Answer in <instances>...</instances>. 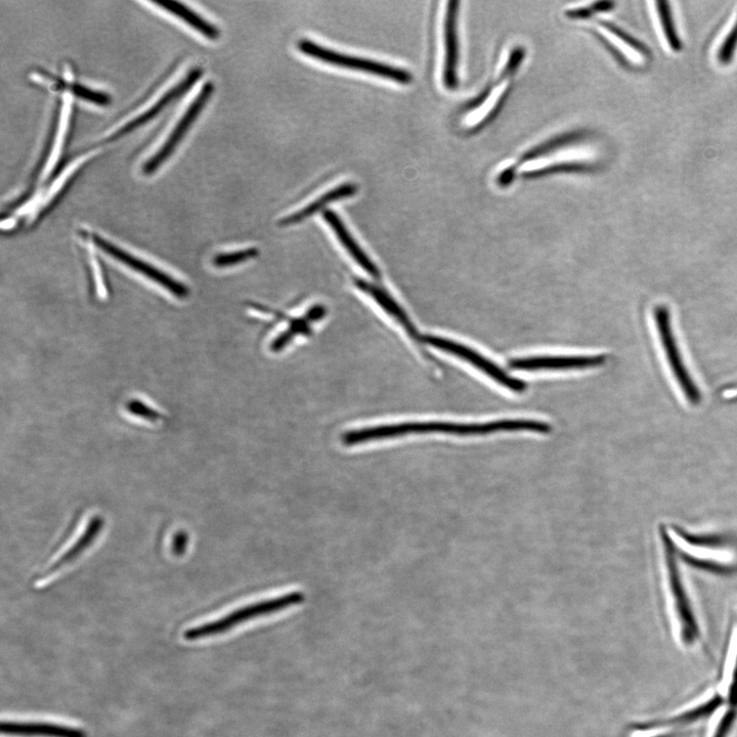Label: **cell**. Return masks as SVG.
Returning <instances> with one entry per match:
<instances>
[{
	"mask_svg": "<svg viewBox=\"0 0 737 737\" xmlns=\"http://www.w3.org/2000/svg\"><path fill=\"white\" fill-rule=\"evenodd\" d=\"M201 74L202 72L200 69H194L188 72L185 76L173 79L172 82L167 83L161 90L145 102L141 108L128 114V116L122 119L116 126H113L106 136V139H108V141H113L143 125L161 111L171 100L177 98L188 88L190 89L193 83L200 78Z\"/></svg>",
	"mask_w": 737,
	"mask_h": 737,
	"instance_id": "7",
	"label": "cell"
},
{
	"mask_svg": "<svg viewBox=\"0 0 737 737\" xmlns=\"http://www.w3.org/2000/svg\"><path fill=\"white\" fill-rule=\"evenodd\" d=\"M534 432L548 435L550 424L533 419H502L482 423H458L448 421L405 422L380 425L343 433L341 442L354 447L374 441L397 439L413 435H447L455 437H485L499 432Z\"/></svg>",
	"mask_w": 737,
	"mask_h": 737,
	"instance_id": "1",
	"label": "cell"
},
{
	"mask_svg": "<svg viewBox=\"0 0 737 737\" xmlns=\"http://www.w3.org/2000/svg\"><path fill=\"white\" fill-rule=\"evenodd\" d=\"M613 5H614L613 3H608V2L595 3L586 8L572 10L568 12V15L570 16V18H573V19H585V18H589L591 15L595 13L608 11L609 9L613 7Z\"/></svg>",
	"mask_w": 737,
	"mask_h": 737,
	"instance_id": "29",
	"label": "cell"
},
{
	"mask_svg": "<svg viewBox=\"0 0 737 737\" xmlns=\"http://www.w3.org/2000/svg\"><path fill=\"white\" fill-rule=\"evenodd\" d=\"M72 93L81 100L88 101L96 105H107L109 97L103 93L85 88L83 85L75 84L71 86Z\"/></svg>",
	"mask_w": 737,
	"mask_h": 737,
	"instance_id": "28",
	"label": "cell"
},
{
	"mask_svg": "<svg viewBox=\"0 0 737 737\" xmlns=\"http://www.w3.org/2000/svg\"><path fill=\"white\" fill-rule=\"evenodd\" d=\"M2 732L24 737H86L83 730L52 723L3 722Z\"/></svg>",
	"mask_w": 737,
	"mask_h": 737,
	"instance_id": "16",
	"label": "cell"
},
{
	"mask_svg": "<svg viewBox=\"0 0 737 737\" xmlns=\"http://www.w3.org/2000/svg\"><path fill=\"white\" fill-rule=\"evenodd\" d=\"M423 342L439 351L455 356L480 370L501 386L516 394L526 392L527 383L511 377L494 362L456 341L433 335L423 336Z\"/></svg>",
	"mask_w": 737,
	"mask_h": 737,
	"instance_id": "10",
	"label": "cell"
},
{
	"mask_svg": "<svg viewBox=\"0 0 737 737\" xmlns=\"http://www.w3.org/2000/svg\"><path fill=\"white\" fill-rule=\"evenodd\" d=\"M325 314H326V311L323 307H316L310 311L308 315V320H313V321L320 320L321 318L325 316Z\"/></svg>",
	"mask_w": 737,
	"mask_h": 737,
	"instance_id": "31",
	"label": "cell"
},
{
	"mask_svg": "<svg viewBox=\"0 0 737 737\" xmlns=\"http://www.w3.org/2000/svg\"><path fill=\"white\" fill-rule=\"evenodd\" d=\"M659 533L667 593L678 624L681 641L684 645L691 646L700 638V627L678 565L677 549L665 527H661Z\"/></svg>",
	"mask_w": 737,
	"mask_h": 737,
	"instance_id": "2",
	"label": "cell"
},
{
	"mask_svg": "<svg viewBox=\"0 0 737 737\" xmlns=\"http://www.w3.org/2000/svg\"><path fill=\"white\" fill-rule=\"evenodd\" d=\"M305 601V594L291 592L274 599L260 601L239 609L228 616L214 622L186 631L185 638L190 641L224 634L231 629L250 620L268 616Z\"/></svg>",
	"mask_w": 737,
	"mask_h": 737,
	"instance_id": "4",
	"label": "cell"
},
{
	"mask_svg": "<svg viewBox=\"0 0 737 737\" xmlns=\"http://www.w3.org/2000/svg\"><path fill=\"white\" fill-rule=\"evenodd\" d=\"M597 31L625 61L634 65H641L647 61L648 52L641 43L617 26L609 22H599Z\"/></svg>",
	"mask_w": 737,
	"mask_h": 737,
	"instance_id": "13",
	"label": "cell"
},
{
	"mask_svg": "<svg viewBox=\"0 0 737 737\" xmlns=\"http://www.w3.org/2000/svg\"><path fill=\"white\" fill-rule=\"evenodd\" d=\"M298 50L302 54L336 67L370 73L401 84H409L413 79L412 74L405 69L368 59L343 55L317 45L316 42L309 39H301L298 42Z\"/></svg>",
	"mask_w": 737,
	"mask_h": 737,
	"instance_id": "9",
	"label": "cell"
},
{
	"mask_svg": "<svg viewBox=\"0 0 737 737\" xmlns=\"http://www.w3.org/2000/svg\"><path fill=\"white\" fill-rule=\"evenodd\" d=\"M458 3L449 2L444 20V69L443 82L447 89L455 90L458 85L459 41L457 33Z\"/></svg>",
	"mask_w": 737,
	"mask_h": 737,
	"instance_id": "12",
	"label": "cell"
},
{
	"mask_svg": "<svg viewBox=\"0 0 737 737\" xmlns=\"http://www.w3.org/2000/svg\"><path fill=\"white\" fill-rule=\"evenodd\" d=\"M737 717V660L728 693V711L719 723L714 737H728Z\"/></svg>",
	"mask_w": 737,
	"mask_h": 737,
	"instance_id": "23",
	"label": "cell"
},
{
	"mask_svg": "<svg viewBox=\"0 0 737 737\" xmlns=\"http://www.w3.org/2000/svg\"><path fill=\"white\" fill-rule=\"evenodd\" d=\"M737 47V15L720 43L717 58L720 63H729Z\"/></svg>",
	"mask_w": 737,
	"mask_h": 737,
	"instance_id": "25",
	"label": "cell"
},
{
	"mask_svg": "<svg viewBox=\"0 0 737 737\" xmlns=\"http://www.w3.org/2000/svg\"><path fill=\"white\" fill-rule=\"evenodd\" d=\"M214 90L213 84L209 81L204 84L195 98L185 106L180 116L173 122L165 136L157 144L149 157L144 162L143 171L145 175H151L157 170L175 151L187 134V130L191 127L195 119L198 117L206 103L208 102Z\"/></svg>",
	"mask_w": 737,
	"mask_h": 737,
	"instance_id": "5",
	"label": "cell"
},
{
	"mask_svg": "<svg viewBox=\"0 0 737 737\" xmlns=\"http://www.w3.org/2000/svg\"><path fill=\"white\" fill-rule=\"evenodd\" d=\"M358 191V187L355 184H342L337 188L327 192L320 198L310 203L307 207L287 216L280 222V226H293L308 220L311 216L318 213L320 210L325 208L328 204L350 198L354 196Z\"/></svg>",
	"mask_w": 737,
	"mask_h": 737,
	"instance_id": "17",
	"label": "cell"
},
{
	"mask_svg": "<svg viewBox=\"0 0 737 737\" xmlns=\"http://www.w3.org/2000/svg\"><path fill=\"white\" fill-rule=\"evenodd\" d=\"M724 703V700L720 696H715L705 704L697 708H693L689 711L677 715L673 718H669L661 721H653L638 726V731L655 730L664 727L688 725L693 722H697L703 718H707L714 714Z\"/></svg>",
	"mask_w": 737,
	"mask_h": 737,
	"instance_id": "20",
	"label": "cell"
},
{
	"mask_svg": "<svg viewBox=\"0 0 737 737\" xmlns=\"http://www.w3.org/2000/svg\"><path fill=\"white\" fill-rule=\"evenodd\" d=\"M605 363L604 356H539L515 359L509 367L518 371L585 370Z\"/></svg>",
	"mask_w": 737,
	"mask_h": 737,
	"instance_id": "11",
	"label": "cell"
},
{
	"mask_svg": "<svg viewBox=\"0 0 737 737\" xmlns=\"http://www.w3.org/2000/svg\"><path fill=\"white\" fill-rule=\"evenodd\" d=\"M310 333L311 330L306 320H294L289 329L275 339L272 345V350L274 352H280L291 342V340L296 335H308Z\"/></svg>",
	"mask_w": 737,
	"mask_h": 737,
	"instance_id": "26",
	"label": "cell"
},
{
	"mask_svg": "<svg viewBox=\"0 0 737 737\" xmlns=\"http://www.w3.org/2000/svg\"><path fill=\"white\" fill-rule=\"evenodd\" d=\"M655 7L658 23L665 42L667 43L668 47L673 51H679L681 49V41L678 37L674 19L668 3L656 2Z\"/></svg>",
	"mask_w": 737,
	"mask_h": 737,
	"instance_id": "22",
	"label": "cell"
},
{
	"mask_svg": "<svg viewBox=\"0 0 737 737\" xmlns=\"http://www.w3.org/2000/svg\"><path fill=\"white\" fill-rule=\"evenodd\" d=\"M323 218L337 236L342 246L355 259V262L369 275L374 278H379L380 273L378 268L373 264L372 260L351 235L348 228H346L342 220L339 218V215L333 210H325Z\"/></svg>",
	"mask_w": 737,
	"mask_h": 737,
	"instance_id": "15",
	"label": "cell"
},
{
	"mask_svg": "<svg viewBox=\"0 0 737 737\" xmlns=\"http://www.w3.org/2000/svg\"><path fill=\"white\" fill-rule=\"evenodd\" d=\"M70 99V96L63 98V103L61 105V111L59 115V123L57 124V129L53 137L52 146L47 155L45 163H43L42 165V169L40 172L41 181H46L52 176V173L54 172L55 167L61 157L70 120Z\"/></svg>",
	"mask_w": 737,
	"mask_h": 737,
	"instance_id": "18",
	"label": "cell"
},
{
	"mask_svg": "<svg viewBox=\"0 0 737 737\" xmlns=\"http://www.w3.org/2000/svg\"><path fill=\"white\" fill-rule=\"evenodd\" d=\"M151 4L167 14L181 20L187 26L208 39H218L220 30L203 19L196 12L178 2H151Z\"/></svg>",
	"mask_w": 737,
	"mask_h": 737,
	"instance_id": "19",
	"label": "cell"
},
{
	"mask_svg": "<svg viewBox=\"0 0 737 737\" xmlns=\"http://www.w3.org/2000/svg\"><path fill=\"white\" fill-rule=\"evenodd\" d=\"M653 320L665 359L684 399L692 407L701 405L703 400L701 390L685 365L668 307L665 305L654 307Z\"/></svg>",
	"mask_w": 737,
	"mask_h": 737,
	"instance_id": "3",
	"label": "cell"
},
{
	"mask_svg": "<svg viewBox=\"0 0 737 737\" xmlns=\"http://www.w3.org/2000/svg\"><path fill=\"white\" fill-rule=\"evenodd\" d=\"M525 50L515 48L509 56L501 74L491 84L478 100H474L467 108L464 125L469 128H478L489 121L498 111L507 93L513 74L524 60Z\"/></svg>",
	"mask_w": 737,
	"mask_h": 737,
	"instance_id": "8",
	"label": "cell"
},
{
	"mask_svg": "<svg viewBox=\"0 0 737 737\" xmlns=\"http://www.w3.org/2000/svg\"><path fill=\"white\" fill-rule=\"evenodd\" d=\"M103 527L104 520L102 517L97 516L93 518L88 528H86L83 535H81L77 542L65 554H63L57 562L54 563L49 574H53L61 570L88 549L100 535Z\"/></svg>",
	"mask_w": 737,
	"mask_h": 737,
	"instance_id": "21",
	"label": "cell"
},
{
	"mask_svg": "<svg viewBox=\"0 0 737 737\" xmlns=\"http://www.w3.org/2000/svg\"><path fill=\"white\" fill-rule=\"evenodd\" d=\"M356 284L357 287L368 294L387 315L394 318L413 340L417 342L423 341V336L419 334L409 316L392 296L372 283L357 280Z\"/></svg>",
	"mask_w": 737,
	"mask_h": 737,
	"instance_id": "14",
	"label": "cell"
},
{
	"mask_svg": "<svg viewBox=\"0 0 737 737\" xmlns=\"http://www.w3.org/2000/svg\"><path fill=\"white\" fill-rule=\"evenodd\" d=\"M258 254L257 249L249 248L240 251H234L229 253H222L216 255L212 262L216 268L224 269L240 265L247 260L256 257Z\"/></svg>",
	"mask_w": 737,
	"mask_h": 737,
	"instance_id": "24",
	"label": "cell"
},
{
	"mask_svg": "<svg viewBox=\"0 0 737 737\" xmlns=\"http://www.w3.org/2000/svg\"><path fill=\"white\" fill-rule=\"evenodd\" d=\"M126 409L130 414L151 422H156L162 418L158 411L139 400L129 401L126 405Z\"/></svg>",
	"mask_w": 737,
	"mask_h": 737,
	"instance_id": "27",
	"label": "cell"
},
{
	"mask_svg": "<svg viewBox=\"0 0 737 737\" xmlns=\"http://www.w3.org/2000/svg\"><path fill=\"white\" fill-rule=\"evenodd\" d=\"M187 545L188 535L185 532H180L176 535L175 539H173V552L177 555H182L186 551Z\"/></svg>",
	"mask_w": 737,
	"mask_h": 737,
	"instance_id": "30",
	"label": "cell"
},
{
	"mask_svg": "<svg viewBox=\"0 0 737 737\" xmlns=\"http://www.w3.org/2000/svg\"><path fill=\"white\" fill-rule=\"evenodd\" d=\"M88 237L106 255L117 260L119 264L127 269L158 285L172 296L179 299H184L188 296L189 290L183 282L178 281L175 277L148 262V260L120 248L100 235L88 234Z\"/></svg>",
	"mask_w": 737,
	"mask_h": 737,
	"instance_id": "6",
	"label": "cell"
}]
</instances>
